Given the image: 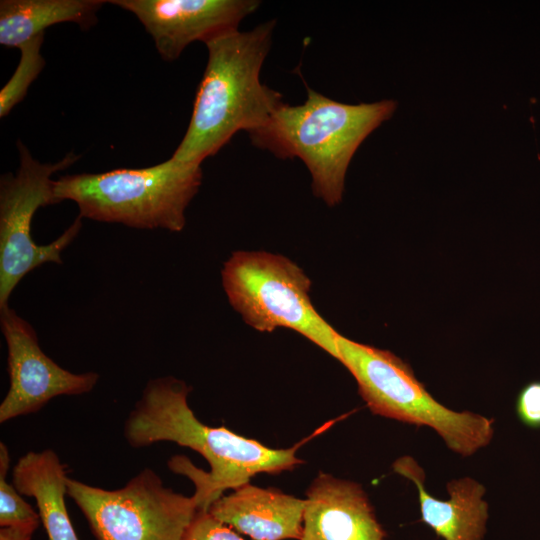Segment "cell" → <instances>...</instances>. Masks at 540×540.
Here are the masks:
<instances>
[{
  "label": "cell",
  "mask_w": 540,
  "mask_h": 540,
  "mask_svg": "<svg viewBox=\"0 0 540 540\" xmlns=\"http://www.w3.org/2000/svg\"><path fill=\"white\" fill-rule=\"evenodd\" d=\"M189 387L172 376L147 382L140 399L124 423V438L132 448L162 441L174 442L202 455L210 470L197 468L187 457L170 458L171 472L189 478L198 509L209 507L228 489L249 483L259 473H279L302 464L298 447L272 449L224 427H210L195 416L188 404Z\"/></svg>",
  "instance_id": "obj_1"
},
{
  "label": "cell",
  "mask_w": 540,
  "mask_h": 540,
  "mask_svg": "<svg viewBox=\"0 0 540 540\" xmlns=\"http://www.w3.org/2000/svg\"><path fill=\"white\" fill-rule=\"evenodd\" d=\"M275 21L247 32L234 31L206 44L208 61L196 92L186 133L172 157L202 163L235 133L263 125L284 103L260 81Z\"/></svg>",
  "instance_id": "obj_2"
},
{
  "label": "cell",
  "mask_w": 540,
  "mask_h": 540,
  "mask_svg": "<svg viewBox=\"0 0 540 540\" xmlns=\"http://www.w3.org/2000/svg\"><path fill=\"white\" fill-rule=\"evenodd\" d=\"M391 99L346 104L307 87L301 105L283 103L259 128L252 143L278 158L301 159L312 177V190L328 206L342 200L348 166L362 142L392 117Z\"/></svg>",
  "instance_id": "obj_3"
},
{
  "label": "cell",
  "mask_w": 540,
  "mask_h": 540,
  "mask_svg": "<svg viewBox=\"0 0 540 540\" xmlns=\"http://www.w3.org/2000/svg\"><path fill=\"white\" fill-rule=\"evenodd\" d=\"M201 182L200 163L171 156L147 168L62 176L54 181V195L58 203L75 202L82 218L180 232Z\"/></svg>",
  "instance_id": "obj_4"
},
{
  "label": "cell",
  "mask_w": 540,
  "mask_h": 540,
  "mask_svg": "<svg viewBox=\"0 0 540 540\" xmlns=\"http://www.w3.org/2000/svg\"><path fill=\"white\" fill-rule=\"evenodd\" d=\"M339 361L355 378L372 413L434 429L452 451L471 456L494 435V420L470 411H454L433 398L411 367L388 350L339 334Z\"/></svg>",
  "instance_id": "obj_5"
},
{
  "label": "cell",
  "mask_w": 540,
  "mask_h": 540,
  "mask_svg": "<svg viewBox=\"0 0 540 540\" xmlns=\"http://www.w3.org/2000/svg\"><path fill=\"white\" fill-rule=\"evenodd\" d=\"M222 285L231 306L260 332L296 331L339 360L338 333L315 309L311 281L288 258L264 251H236L224 263Z\"/></svg>",
  "instance_id": "obj_6"
},
{
  "label": "cell",
  "mask_w": 540,
  "mask_h": 540,
  "mask_svg": "<svg viewBox=\"0 0 540 540\" xmlns=\"http://www.w3.org/2000/svg\"><path fill=\"white\" fill-rule=\"evenodd\" d=\"M20 165L16 174H3L0 180V308L23 277L44 263L61 264L62 251L76 238L80 215L53 242L39 245L31 236L36 210L57 204L51 176L74 164L79 155L67 154L56 163H40L28 148L17 142Z\"/></svg>",
  "instance_id": "obj_7"
},
{
  "label": "cell",
  "mask_w": 540,
  "mask_h": 540,
  "mask_svg": "<svg viewBox=\"0 0 540 540\" xmlns=\"http://www.w3.org/2000/svg\"><path fill=\"white\" fill-rule=\"evenodd\" d=\"M67 495L96 540H183L198 510L193 496L166 487L150 468L115 490L68 477Z\"/></svg>",
  "instance_id": "obj_8"
},
{
  "label": "cell",
  "mask_w": 540,
  "mask_h": 540,
  "mask_svg": "<svg viewBox=\"0 0 540 540\" xmlns=\"http://www.w3.org/2000/svg\"><path fill=\"white\" fill-rule=\"evenodd\" d=\"M0 326L7 344L10 379L0 404V423L38 412L57 396L82 395L96 386L98 373H73L48 357L30 323L8 305L0 308Z\"/></svg>",
  "instance_id": "obj_9"
},
{
  "label": "cell",
  "mask_w": 540,
  "mask_h": 540,
  "mask_svg": "<svg viewBox=\"0 0 540 540\" xmlns=\"http://www.w3.org/2000/svg\"><path fill=\"white\" fill-rule=\"evenodd\" d=\"M133 13L165 61L176 60L194 41L205 44L238 30L260 5L256 0H110Z\"/></svg>",
  "instance_id": "obj_10"
},
{
  "label": "cell",
  "mask_w": 540,
  "mask_h": 540,
  "mask_svg": "<svg viewBox=\"0 0 540 540\" xmlns=\"http://www.w3.org/2000/svg\"><path fill=\"white\" fill-rule=\"evenodd\" d=\"M300 540H387V533L359 484L320 473L306 492Z\"/></svg>",
  "instance_id": "obj_11"
},
{
  "label": "cell",
  "mask_w": 540,
  "mask_h": 540,
  "mask_svg": "<svg viewBox=\"0 0 540 540\" xmlns=\"http://www.w3.org/2000/svg\"><path fill=\"white\" fill-rule=\"evenodd\" d=\"M394 472L409 479L418 489L421 521L443 540H483L489 518L485 487L470 477L447 483L448 500H440L425 488V473L417 461L405 455L392 465Z\"/></svg>",
  "instance_id": "obj_12"
},
{
  "label": "cell",
  "mask_w": 540,
  "mask_h": 540,
  "mask_svg": "<svg viewBox=\"0 0 540 540\" xmlns=\"http://www.w3.org/2000/svg\"><path fill=\"white\" fill-rule=\"evenodd\" d=\"M305 499L246 483L217 499L208 511L252 540H300Z\"/></svg>",
  "instance_id": "obj_13"
},
{
  "label": "cell",
  "mask_w": 540,
  "mask_h": 540,
  "mask_svg": "<svg viewBox=\"0 0 540 540\" xmlns=\"http://www.w3.org/2000/svg\"><path fill=\"white\" fill-rule=\"evenodd\" d=\"M67 478L65 466L51 449L27 452L12 470L16 489L35 499L49 540H80L66 508Z\"/></svg>",
  "instance_id": "obj_14"
},
{
  "label": "cell",
  "mask_w": 540,
  "mask_h": 540,
  "mask_svg": "<svg viewBox=\"0 0 540 540\" xmlns=\"http://www.w3.org/2000/svg\"><path fill=\"white\" fill-rule=\"evenodd\" d=\"M104 0H1L0 44L19 48L58 23L87 30L97 22Z\"/></svg>",
  "instance_id": "obj_15"
},
{
  "label": "cell",
  "mask_w": 540,
  "mask_h": 540,
  "mask_svg": "<svg viewBox=\"0 0 540 540\" xmlns=\"http://www.w3.org/2000/svg\"><path fill=\"white\" fill-rule=\"evenodd\" d=\"M43 41L44 34H40L19 47V63L0 91V117L7 116L23 100L28 88L44 68L45 60L40 52Z\"/></svg>",
  "instance_id": "obj_16"
},
{
  "label": "cell",
  "mask_w": 540,
  "mask_h": 540,
  "mask_svg": "<svg viewBox=\"0 0 540 540\" xmlns=\"http://www.w3.org/2000/svg\"><path fill=\"white\" fill-rule=\"evenodd\" d=\"M10 456L7 446L0 443V527L39 523L40 516L23 498L13 483L7 481Z\"/></svg>",
  "instance_id": "obj_17"
},
{
  "label": "cell",
  "mask_w": 540,
  "mask_h": 540,
  "mask_svg": "<svg viewBox=\"0 0 540 540\" xmlns=\"http://www.w3.org/2000/svg\"><path fill=\"white\" fill-rule=\"evenodd\" d=\"M183 540H244L230 526L214 517L208 510L198 509Z\"/></svg>",
  "instance_id": "obj_18"
},
{
  "label": "cell",
  "mask_w": 540,
  "mask_h": 540,
  "mask_svg": "<svg viewBox=\"0 0 540 540\" xmlns=\"http://www.w3.org/2000/svg\"><path fill=\"white\" fill-rule=\"evenodd\" d=\"M516 413L522 424L529 428H540V381H531L519 391Z\"/></svg>",
  "instance_id": "obj_19"
},
{
  "label": "cell",
  "mask_w": 540,
  "mask_h": 540,
  "mask_svg": "<svg viewBox=\"0 0 540 540\" xmlns=\"http://www.w3.org/2000/svg\"><path fill=\"white\" fill-rule=\"evenodd\" d=\"M39 523H28L18 526L1 527L0 540H31Z\"/></svg>",
  "instance_id": "obj_20"
}]
</instances>
